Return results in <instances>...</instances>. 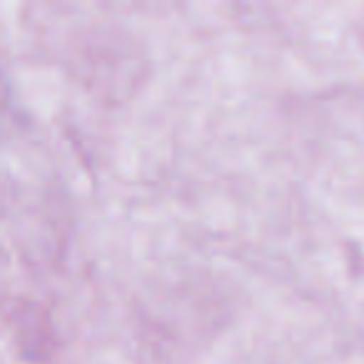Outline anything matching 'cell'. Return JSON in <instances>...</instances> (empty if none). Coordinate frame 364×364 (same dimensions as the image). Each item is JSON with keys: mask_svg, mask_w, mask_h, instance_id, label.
Wrapping results in <instances>:
<instances>
[]
</instances>
